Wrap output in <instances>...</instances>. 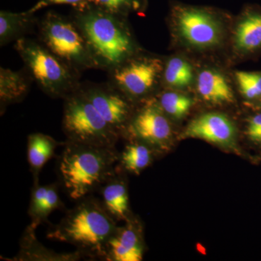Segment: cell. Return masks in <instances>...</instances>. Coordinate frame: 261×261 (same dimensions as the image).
Listing matches in <instances>:
<instances>
[{
	"instance_id": "cell-1",
	"label": "cell",
	"mask_w": 261,
	"mask_h": 261,
	"mask_svg": "<svg viewBox=\"0 0 261 261\" xmlns=\"http://www.w3.org/2000/svg\"><path fill=\"white\" fill-rule=\"evenodd\" d=\"M70 16L85 39L97 69L110 71L137 54V44L126 17L94 4L81 9L72 8Z\"/></svg>"
},
{
	"instance_id": "cell-2",
	"label": "cell",
	"mask_w": 261,
	"mask_h": 261,
	"mask_svg": "<svg viewBox=\"0 0 261 261\" xmlns=\"http://www.w3.org/2000/svg\"><path fill=\"white\" fill-rule=\"evenodd\" d=\"M58 159L60 185L77 202L98 192L116 172L119 152L116 147H99L65 140Z\"/></svg>"
},
{
	"instance_id": "cell-3",
	"label": "cell",
	"mask_w": 261,
	"mask_h": 261,
	"mask_svg": "<svg viewBox=\"0 0 261 261\" xmlns=\"http://www.w3.org/2000/svg\"><path fill=\"white\" fill-rule=\"evenodd\" d=\"M118 227L99 198L89 195L67 209L59 223L51 225L47 238L70 244L82 256L102 260L106 245Z\"/></svg>"
},
{
	"instance_id": "cell-4",
	"label": "cell",
	"mask_w": 261,
	"mask_h": 261,
	"mask_svg": "<svg viewBox=\"0 0 261 261\" xmlns=\"http://www.w3.org/2000/svg\"><path fill=\"white\" fill-rule=\"evenodd\" d=\"M15 49L44 94L53 99H64L80 87L81 74L53 54L39 40L22 38Z\"/></svg>"
},
{
	"instance_id": "cell-5",
	"label": "cell",
	"mask_w": 261,
	"mask_h": 261,
	"mask_svg": "<svg viewBox=\"0 0 261 261\" xmlns=\"http://www.w3.org/2000/svg\"><path fill=\"white\" fill-rule=\"evenodd\" d=\"M39 41L72 69L82 74L97 69L82 32L70 16L48 11L38 23Z\"/></svg>"
},
{
	"instance_id": "cell-6",
	"label": "cell",
	"mask_w": 261,
	"mask_h": 261,
	"mask_svg": "<svg viewBox=\"0 0 261 261\" xmlns=\"http://www.w3.org/2000/svg\"><path fill=\"white\" fill-rule=\"evenodd\" d=\"M62 128L66 140L99 147H116L120 136L98 113L80 87L63 99Z\"/></svg>"
},
{
	"instance_id": "cell-7",
	"label": "cell",
	"mask_w": 261,
	"mask_h": 261,
	"mask_svg": "<svg viewBox=\"0 0 261 261\" xmlns=\"http://www.w3.org/2000/svg\"><path fill=\"white\" fill-rule=\"evenodd\" d=\"M137 54L108 71V82L134 102L142 103L150 99L149 94L163 74V65L159 58Z\"/></svg>"
},
{
	"instance_id": "cell-8",
	"label": "cell",
	"mask_w": 261,
	"mask_h": 261,
	"mask_svg": "<svg viewBox=\"0 0 261 261\" xmlns=\"http://www.w3.org/2000/svg\"><path fill=\"white\" fill-rule=\"evenodd\" d=\"M80 89L120 137H123L137 109H134L135 102L108 81L81 82Z\"/></svg>"
},
{
	"instance_id": "cell-9",
	"label": "cell",
	"mask_w": 261,
	"mask_h": 261,
	"mask_svg": "<svg viewBox=\"0 0 261 261\" xmlns=\"http://www.w3.org/2000/svg\"><path fill=\"white\" fill-rule=\"evenodd\" d=\"M171 137L169 120L153 97L141 103L123 135L128 140L144 142L154 150L167 148Z\"/></svg>"
},
{
	"instance_id": "cell-10",
	"label": "cell",
	"mask_w": 261,
	"mask_h": 261,
	"mask_svg": "<svg viewBox=\"0 0 261 261\" xmlns=\"http://www.w3.org/2000/svg\"><path fill=\"white\" fill-rule=\"evenodd\" d=\"M173 17L182 37L191 45L209 47L219 44L221 39L219 21L208 10L176 6L173 8Z\"/></svg>"
},
{
	"instance_id": "cell-11",
	"label": "cell",
	"mask_w": 261,
	"mask_h": 261,
	"mask_svg": "<svg viewBox=\"0 0 261 261\" xmlns=\"http://www.w3.org/2000/svg\"><path fill=\"white\" fill-rule=\"evenodd\" d=\"M182 137L202 139L217 145L231 147L235 143L236 128L225 115L208 113L190 122Z\"/></svg>"
},
{
	"instance_id": "cell-12",
	"label": "cell",
	"mask_w": 261,
	"mask_h": 261,
	"mask_svg": "<svg viewBox=\"0 0 261 261\" xmlns=\"http://www.w3.org/2000/svg\"><path fill=\"white\" fill-rule=\"evenodd\" d=\"M138 223L132 219L123 226H118L106 245L102 260L141 261L144 249Z\"/></svg>"
},
{
	"instance_id": "cell-13",
	"label": "cell",
	"mask_w": 261,
	"mask_h": 261,
	"mask_svg": "<svg viewBox=\"0 0 261 261\" xmlns=\"http://www.w3.org/2000/svg\"><path fill=\"white\" fill-rule=\"evenodd\" d=\"M124 171L117 166L116 172L105 182L97 192L101 204L108 214L116 223L132 219L129 197Z\"/></svg>"
},
{
	"instance_id": "cell-14",
	"label": "cell",
	"mask_w": 261,
	"mask_h": 261,
	"mask_svg": "<svg viewBox=\"0 0 261 261\" xmlns=\"http://www.w3.org/2000/svg\"><path fill=\"white\" fill-rule=\"evenodd\" d=\"M59 181L40 185H33L28 214L31 227L37 229L39 225L48 222L49 215L55 211H66L60 196Z\"/></svg>"
},
{
	"instance_id": "cell-15",
	"label": "cell",
	"mask_w": 261,
	"mask_h": 261,
	"mask_svg": "<svg viewBox=\"0 0 261 261\" xmlns=\"http://www.w3.org/2000/svg\"><path fill=\"white\" fill-rule=\"evenodd\" d=\"M34 82L29 70L24 67L21 70H13L0 68V109L1 114L11 105L22 102L30 91Z\"/></svg>"
},
{
	"instance_id": "cell-16",
	"label": "cell",
	"mask_w": 261,
	"mask_h": 261,
	"mask_svg": "<svg viewBox=\"0 0 261 261\" xmlns=\"http://www.w3.org/2000/svg\"><path fill=\"white\" fill-rule=\"evenodd\" d=\"M36 229L27 226L20 242V250L16 256L8 260L14 261H76L84 258L80 252H56L39 243Z\"/></svg>"
},
{
	"instance_id": "cell-17",
	"label": "cell",
	"mask_w": 261,
	"mask_h": 261,
	"mask_svg": "<svg viewBox=\"0 0 261 261\" xmlns=\"http://www.w3.org/2000/svg\"><path fill=\"white\" fill-rule=\"evenodd\" d=\"M39 19L30 10L21 13L0 12V45L1 47L27 37L37 28Z\"/></svg>"
},
{
	"instance_id": "cell-18",
	"label": "cell",
	"mask_w": 261,
	"mask_h": 261,
	"mask_svg": "<svg viewBox=\"0 0 261 261\" xmlns=\"http://www.w3.org/2000/svg\"><path fill=\"white\" fill-rule=\"evenodd\" d=\"M64 142H60L51 136L32 133L27 139V160L32 174L33 185L39 183V174L46 163L56 154V150Z\"/></svg>"
},
{
	"instance_id": "cell-19",
	"label": "cell",
	"mask_w": 261,
	"mask_h": 261,
	"mask_svg": "<svg viewBox=\"0 0 261 261\" xmlns=\"http://www.w3.org/2000/svg\"><path fill=\"white\" fill-rule=\"evenodd\" d=\"M197 90L206 101L215 103L231 102L233 94L225 77L219 72L205 70L197 79Z\"/></svg>"
},
{
	"instance_id": "cell-20",
	"label": "cell",
	"mask_w": 261,
	"mask_h": 261,
	"mask_svg": "<svg viewBox=\"0 0 261 261\" xmlns=\"http://www.w3.org/2000/svg\"><path fill=\"white\" fill-rule=\"evenodd\" d=\"M153 149L140 141L130 140L119 153L117 166L126 173L140 174L152 163Z\"/></svg>"
},
{
	"instance_id": "cell-21",
	"label": "cell",
	"mask_w": 261,
	"mask_h": 261,
	"mask_svg": "<svg viewBox=\"0 0 261 261\" xmlns=\"http://www.w3.org/2000/svg\"><path fill=\"white\" fill-rule=\"evenodd\" d=\"M237 47L252 50L261 45V14H249L240 22L235 33Z\"/></svg>"
},
{
	"instance_id": "cell-22",
	"label": "cell",
	"mask_w": 261,
	"mask_h": 261,
	"mask_svg": "<svg viewBox=\"0 0 261 261\" xmlns=\"http://www.w3.org/2000/svg\"><path fill=\"white\" fill-rule=\"evenodd\" d=\"M192 77L191 65L181 58H171L163 67V80L170 87H186L191 84Z\"/></svg>"
},
{
	"instance_id": "cell-23",
	"label": "cell",
	"mask_w": 261,
	"mask_h": 261,
	"mask_svg": "<svg viewBox=\"0 0 261 261\" xmlns=\"http://www.w3.org/2000/svg\"><path fill=\"white\" fill-rule=\"evenodd\" d=\"M154 99L163 112L175 118L185 116L193 104L190 98L173 92H163Z\"/></svg>"
},
{
	"instance_id": "cell-24",
	"label": "cell",
	"mask_w": 261,
	"mask_h": 261,
	"mask_svg": "<svg viewBox=\"0 0 261 261\" xmlns=\"http://www.w3.org/2000/svg\"><path fill=\"white\" fill-rule=\"evenodd\" d=\"M92 4L114 14L126 17L132 12L143 10L145 2L144 0H92Z\"/></svg>"
},
{
	"instance_id": "cell-25",
	"label": "cell",
	"mask_w": 261,
	"mask_h": 261,
	"mask_svg": "<svg viewBox=\"0 0 261 261\" xmlns=\"http://www.w3.org/2000/svg\"><path fill=\"white\" fill-rule=\"evenodd\" d=\"M236 78L245 97L252 99L261 95V73L238 71Z\"/></svg>"
},
{
	"instance_id": "cell-26",
	"label": "cell",
	"mask_w": 261,
	"mask_h": 261,
	"mask_svg": "<svg viewBox=\"0 0 261 261\" xmlns=\"http://www.w3.org/2000/svg\"><path fill=\"white\" fill-rule=\"evenodd\" d=\"M92 4V0H39L29 10L36 13L39 10L54 5H69L72 8L81 9Z\"/></svg>"
},
{
	"instance_id": "cell-27",
	"label": "cell",
	"mask_w": 261,
	"mask_h": 261,
	"mask_svg": "<svg viewBox=\"0 0 261 261\" xmlns=\"http://www.w3.org/2000/svg\"><path fill=\"white\" fill-rule=\"evenodd\" d=\"M261 127V113L256 115L250 119L249 121L248 127H247V135H250L258 129Z\"/></svg>"
},
{
	"instance_id": "cell-28",
	"label": "cell",
	"mask_w": 261,
	"mask_h": 261,
	"mask_svg": "<svg viewBox=\"0 0 261 261\" xmlns=\"http://www.w3.org/2000/svg\"><path fill=\"white\" fill-rule=\"evenodd\" d=\"M250 140L254 142H261V127L255 132L248 136Z\"/></svg>"
}]
</instances>
